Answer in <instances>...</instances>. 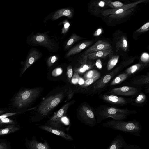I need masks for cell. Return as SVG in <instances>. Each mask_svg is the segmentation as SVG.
<instances>
[{"label":"cell","instance_id":"obj_1","mask_svg":"<svg viewBox=\"0 0 149 149\" xmlns=\"http://www.w3.org/2000/svg\"><path fill=\"white\" fill-rule=\"evenodd\" d=\"M102 126L129 133L136 136H141L142 127L139 122L135 121L127 122L117 120L109 121L103 123Z\"/></svg>","mask_w":149,"mask_h":149},{"label":"cell","instance_id":"obj_2","mask_svg":"<svg viewBox=\"0 0 149 149\" xmlns=\"http://www.w3.org/2000/svg\"><path fill=\"white\" fill-rule=\"evenodd\" d=\"M41 88L26 89L18 93L13 100L14 105L18 109L23 108L34 100L42 90Z\"/></svg>","mask_w":149,"mask_h":149},{"label":"cell","instance_id":"obj_3","mask_svg":"<svg viewBox=\"0 0 149 149\" xmlns=\"http://www.w3.org/2000/svg\"><path fill=\"white\" fill-rule=\"evenodd\" d=\"M64 95V93H60L46 98L38 107L37 109L38 112L42 115H47L60 103L63 99Z\"/></svg>","mask_w":149,"mask_h":149},{"label":"cell","instance_id":"obj_4","mask_svg":"<svg viewBox=\"0 0 149 149\" xmlns=\"http://www.w3.org/2000/svg\"><path fill=\"white\" fill-rule=\"evenodd\" d=\"M79 114L84 123L91 127L94 126L96 123L92 111L87 106L83 105L79 110Z\"/></svg>","mask_w":149,"mask_h":149},{"label":"cell","instance_id":"obj_5","mask_svg":"<svg viewBox=\"0 0 149 149\" xmlns=\"http://www.w3.org/2000/svg\"><path fill=\"white\" fill-rule=\"evenodd\" d=\"M72 101L64 105L50 120V124L53 127L58 128L62 118L66 114L69 107L72 103Z\"/></svg>","mask_w":149,"mask_h":149},{"label":"cell","instance_id":"obj_6","mask_svg":"<svg viewBox=\"0 0 149 149\" xmlns=\"http://www.w3.org/2000/svg\"><path fill=\"white\" fill-rule=\"evenodd\" d=\"M145 1V0H140L133 3L124 5L122 7L118 8L107 9L102 12V15L104 16H106L109 15L120 14L134 7L138 4Z\"/></svg>","mask_w":149,"mask_h":149},{"label":"cell","instance_id":"obj_7","mask_svg":"<svg viewBox=\"0 0 149 149\" xmlns=\"http://www.w3.org/2000/svg\"><path fill=\"white\" fill-rule=\"evenodd\" d=\"M35 43L46 47L48 49H52L54 46V44L45 34L38 33L33 37Z\"/></svg>","mask_w":149,"mask_h":149},{"label":"cell","instance_id":"obj_8","mask_svg":"<svg viewBox=\"0 0 149 149\" xmlns=\"http://www.w3.org/2000/svg\"><path fill=\"white\" fill-rule=\"evenodd\" d=\"M111 47L110 44L109 42L102 40H99L87 49L83 55H87Z\"/></svg>","mask_w":149,"mask_h":149},{"label":"cell","instance_id":"obj_9","mask_svg":"<svg viewBox=\"0 0 149 149\" xmlns=\"http://www.w3.org/2000/svg\"><path fill=\"white\" fill-rule=\"evenodd\" d=\"M39 127L45 131L51 132L57 136H59L68 141L73 140L72 137L69 134L65 133L63 131L49 125H42Z\"/></svg>","mask_w":149,"mask_h":149},{"label":"cell","instance_id":"obj_10","mask_svg":"<svg viewBox=\"0 0 149 149\" xmlns=\"http://www.w3.org/2000/svg\"><path fill=\"white\" fill-rule=\"evenodd\" d=\"M127 144L120 134L112 141L107 149H123Z\"/></svg>","mask_w":149,"mask_h":149},{"label":"cell","instance_id":"obj_11","mask_svg":"<svg viewBox=\"0 0 149 149\" xmlns=\"http://www.w3.org/2000/svg\"><path fill=\"white\" fill-rule=\"evenodd\" d=\"M41 56V54L38 51L34 50L32 51L21 72V75L24 73L29 67L38 60Z\"/></svg>","mask_w":149,"mask_h":149},{"label":"cell","instance_id":"obj_12","mask_svg":"<svg viewBox=\"0 0 149 149\" xmlns=\"http://www.w3.org/2000/svg\"><path fill=\"white\" fill-rule=\"evenodd\" d=\"M92 43L91 41H87L80 43L72 48L66 54L65 57H68L77 54L83 50L88 47Z\"/></svg>","mask_w":149,"mask_h":149},{"label":"cell","instance_id":"obj_13","mask_svg":"<svg viewBox=\"0 0 149 149\" xmlns=\"http://www.w3.org/2000/svg\"><path fill=\"white\" fill-rule=\"evenodd\" d=\"M113 52L112 47L100 50L87 54V58L90 60H94L100 58H104L111 54Z\"/></svg>","mask_w":149,"mask_h":149},{"label":"cell","instance_id":"obj_14","mask_svg":"<svg viewBox=\"0 0 149 149\" xmlns=\"http://www.w3.org/2000/svg\"><path fill=\"white\" fill-rule=\"evenodd\" d=\"M136 89L134 88L127 86L116 88L112 89L111 92L119 95H134Z\"/></svg>","mask_w":149,"mask_h":149},{"label":"cell","instance_id":"obj_15","mask_svg":"<svg viewBox=\"0 0 149 149\" xmlns=\"http://www.w3.org/2000/svg\"><path fill=\"white\" fill-rule=\"evenodd\" d=\"M73 12L71 10L67 8H63L56 11L53 15L52 19L53 20H55L63 16H65L71 18Z\"/></svg>","mask_w":149,"mask_h":149},{"label":"cell","instance_id":"obj_16","mask_svg":"<svg viewBox=\"0 0 149 149\" xmlns=\"http://www.w3.org/2000/svg\"><path fill=\"white\" fill-rule=\"evenodd\" d=\"M28 145L30 149H50L46 141L39 142L35 140H32L28 142Z\"/></svg>","mask_w":149,"mask_h":149},{"label":"cell","instance_id":"obj_17","mask_svg":"<svg viewBox=\"0 0 149 149\" xmlns=\"http://www.w3.org/2000/svg\"><path fill=\"white\" fill-rule=\"evenodd\" d=\"M103 98L105 100L113 103L124 104L126 103V100L124 99L115 95H105L104 96Z\"/></svg>","mask_w":149,"mask_h":149},{"label":"cell","instance_id":"obj_18","mask_svg":"<svg viewBox=\"0 0 149 149\" xmlns=\"http://www.w3.org/2000/svg\"><path fill=\"white\" fill-rule=\"evenodd\" d=\"M116 46L118 49H121L124 51L127 49V41L125 36H123L120 38L116 43Z\"/></svg>","mask_w":149,"mask_h":149},{"label":"cell","instance_id":"obj_19","mask_svg":"<svg viewBox=\"0 0 149 149\" xmlns=\"http://www.w3.org/2000/svg\"><path fill=\"white\" fill-rule=\"evenodd\" d=\"M19 128L14 124H12L6 127L0 129V136L6 134L18 131Z\"/></svg>","mask_w":149,"mask_h":149},{"label":"cell","instance_id":"obj_20","mask_svg":"<svg viewBox=\"0 0 149 149\" xmlns=\"http://www.w3.org/2000/svg\"><path fill=\"white\" fill-rule=\"evenodd\" d=\"M83 39V38L77 35L74 33H73L67 41L65 46V49H67L74 43Z\"/></svg>","mask_w":149,"mask_h":149},{"label":"cell","instance_id":"obj_21","mask_svg":"<svg viewBox=\"0 0 149 149\" xmlns=\"http://www.w3.org/2000/svg\"><path fill=\"white\" fill-rule=\"evenodd\" d=\"M119 56L118 55L113 56L109 60L107 65V68L108 70L112 69L117 64Z\"/></svg>","mask_w":149,"mask_h":149},{"label":"cell","instance_id":"obj_22","mask_svg":"<svg viewBox=\"0 0 149 149\" xmlns=\"http://www.w3.org/2000/svg\"><path fill=\"white\" fill-rule=\"evenodd\" d=\"M104 1L107 5L112 8V9L118 8L124 5L121 2L119 1H112L110 0H105Z\"/></svg>","mask_w":149,"mask_h":149},{"label":"cell","instance_id":"obj_23","mask_svg":"<svg viewBox=\"0 0 149 149\" xmlns=\"http://www.w3.org/2000/svg\"><path fill=\"white\" fill-rule=\"evenodd\" d=\"M127 75L125 73L121 74L116 77L111 82L112 85H114L119 83L126 79Z\"/></svg>","mask_w":149,"mask_h":149},{"label":"cell","instance_id":"obj_24","mask_svg":"<svg viewBox=\"0 0 149 149\" xmlns=\"http://www.w3.org/2000/svg\"><path fill=\"white\" fill-rule=\"evenodd\" d=\"M87 61L82 64V65L80 67L78 68L75 69V72H77L82 73L88 70L90 68V66L89 65L87 64Z\"/></svg>","mask_w":149,"mask_h":149},{"label":"cell","instance_id":"obj_25","mask_svg":"<svg viewBox=\"0 0 149 149\" xmlns=\"http://www.w3.org/2000/svg\"><path fill=\"white\" fill-rule=\"evenodd\" d=\"M141 67L140 64H136L128 68L126 72L128 74H133L138 70Z\"/></svg>","mask_w":149,"mask_h":149},{"label":"cell","instance_id":"obj_26","mask_svg":"<svg viewBox=\"0 0 149 149\" xmlns=\"http://www.w3.org/2000/svg\"><path fill=\"white\" fill-rule=\"evenodd\" d=\"M58 60V57L54 55L49 57L47 61V65L49 67H51Z\"/></svg>","mask_w":149,"mask_h":149},{"label":"cell","instance_id":"obj_27","mask_svg":"<svg viewBox=\"0 0 149 149\" xmlns=\"http://www.w3.org/2000/svg\"><path fill=\"white\" fill-rule=\"evenodd\" d=\"M99 75V74L96 71L91 70L88 72L85 75L84 77L87 79L94 77Z\"/></svg>","mask_w":149,"mask_h":149},{"label":"cell","instance_id":"obj_28","mask_svg":"<svg viewBox=\"0 0 149 149\" xmlns=\"http://www.w3.org/2000/svg\"><path fill=\"white\" fill-rule=\"evenodd\" d=\"M63 26L62 29V33L65 34L68 31L70 26V24L67 20H65L63 22Z\"/></svg>","mask_w":149,"mask_h":149},{"label":"cell","instance_id":"obj_29","mask_svg":"<svg viewBox=\"0 0 149 149\" xmlns=\"http://www.w3.org/2000/svg\"><path fill=\"white\" fill-rule=\"evenodd\" d=\"M133 9L132 8L126 11L125 12L120 14L111 15L110 16V17L114 18H121L130 13L132 11H133Z\"/></svg>","mask_w":149,"mask_h":149},{"label":"cell","instance_id":"obj_30","mask_svg":"<svg viewBox=\"0 0 149 149\" xmlns=\"http://www.w3.org/2000/svg\"><path fill=\"white\" fill-rule=\"evenodd\" d=\"M99 77V75H98L94 77L86 79L84 82V83L82 85L83 86H86L92 84Z\"/></svg>","mask_w":149,"mask_h":149},{"label":"cell","instance_id":"obj_31","mask_svg":"<svg viewBox=\"0 0 149 149\" xmlns=\"http://www.w3.org/2000/svg\"><path fill=\"white\" fill-rule=\"evenodd\" d=\"M149 29V22H148L146 23L136 31L138 32H143L148 31Z\"/></svg>","mask_w":149,"mask_h":149},{"label":"cell","instance_id":"obj_32","mask_svg":"<svg viewBox=\"0 0 149 149\" xmlns=\"http://www.w3.org/2000/svg\"><path fill=\"white\" fill-rule=\"evenodd\" d=\"M62 72V70L60 68H58L54 69L52 72V76L56 77L60 75Z\"/></svg>","mask_w":149,"mask_h":149},{"label":"cell","instance_id":"obj_33","mask_svg":"<svg viewBox=\"0 0 149 149\" xmlns=\"http://www.w3.org/2000/svg\"><path fill=\"white\" fill-rule=\"evenodd\" d=\"M15 123V122L13 120L7 118L0 119V124H14Z\"/></svg>","mask_w":149,"mask_h":149},{"label":"cell","instance_id":"obj_34","mask_svg":"<svg viewBox=\"0 0 149 149\" xmlns=\"http://www.w3.org/2000/svg\"><path fill=\"white\" fill-rule=\"evenodd\" d=\"M67 74L68 78L70 81L73 75L72 68L71 65L68 66L67 68Z\"/></svg>","mask_w":149,"mask_h":149},{"label":"cell","instance_id":"obj_35","mask_svg":"<svg viewBox=\"0 0 149 149\" xmlns=\"http://www.w3.org/2000/svg\"><path fill=\"white\" fill-rule=\"evenodd\" d=\"M123 149H141L139 146L136 145L129 144L127 143Z\"/></svg>","mask_w":149,"mask_h":149},{"label":"cell","instance_id":"obj_36","mask_svg":"<svg viewBox=\"0 0 149 149\" xmlns=\"http://www.w3.org/2000/svg\"><path fill=\"white\" fill-rule=\"evenodd\" d=\"M149 55L146 53H143L141 55V59L143 62H146L149 61Z\"/></svg>","mask_w":149,"mask_h":149},{"label":"cell","instance_id":"obj_37","mask_svg":"<svg viewBox=\"0 0 149 149\" xmlns=\"http://www.w3.org/2000/svg\"><path fill=\"white\" fill-rule=\"evenodd\" d=\"M79 78L77 73L74 74L71 79L72 83L74 84H77L78 83Z\"/></svg>","mask_w":149,"mask_h":149},{"label":"cell","instance_id":"obj_38","mask_svg":"<svg viewBox=\"0 0 149 149\" xmlns=\"http://www.w3.org/2000/svg\"><path fill=\"white\" fill-rule=\"evenodd\" d=\"M18 113V112L7 113L2 114L0 116V119L3 118H6L9 116L15 115Z\"/></svg>","mask_w":149,"mask_h":149},{"label":"cell","instance_id":"obj_39","mask_svg":"<svg viewBox=\"0 0 149 149\" xmlns=\"http://www.w3.org/2000/svg\"><path fill=\"white\" fill-rule=\"evenodd\" d=\"M111 79V76L109 74H107L105 75L103 78L102 81L103 83L102 84L101 86H102V84L107 83Z\"/></svg>","mask_w":149,"mask_h":149},{"label":"cell","instance_id":"obj_40","mask_svg":"<svg viewBox=\"0 0 149 149\" xmlns=\"http://www.w3.org/2000/svg\"><path fill=\"white\" fill-rule=\"evenodd\" d=\"M145 99V96L142 94L139 95L136 98V101L137 102H141L143 101Z\"/></svg>","mask_w":149,"mask_h":149},{"label":"cell","instance_id":"obj_41","mask_svg":"<svg viewBox=\"0 0 149 149\" xmlns=\"http://www.w3.org/2000/svg\"><path fill=\"white\" fill-rule=\"evenodd\" d=\"M102 32V30L101 28H99L97 29L93 34V35L95 36H97L100 35Z\"/></svg>","mask_w":149,"mask_h":149},{"label":"cell","instance_id":"obj_42","mask_svg":"<svg viewBox=\"0 0 149 149\" xmlns=\"http://www.w3.org/2000/svg\"><path fill=\"white\" fill-rule=\"evenodd\" d=\"M95 65L98 69H100L102 68V62L100 59H98L97 60L95 63Z\"/></svg>","mask_w":149,"mask_h":149},{"label":"cell","instance_id":"obj_43","mask_svg":"<svg viewBox=\"0 0 149 149\" xmlns=\"http://www.w3.org/2000/svg\"><path fill=\"white\" fill-rule=\"evenodd\" d=\"M0 149H8L6 144L4 143H0Z\"/></svg>","mask_w":149,"mask_h":149},{"label":"cell","instance_id":"obj_44","mask_svg":"<svg viewBox=\"0 0 149 149\" xmlns=\"http://www.w3.org/2000/svg\"><path fill=\"white\" fill-rule=\"evenodd\" d=\"M106 4L104 1H101L99 3L98 5L100 7H103Z\"/></svg>","mask_w":149,"mask_h":149},{"label":"cell","instance_id":"obj_45","mask_svg":"<svg viewBox=\"0 0 149 149\" xmlns=\"http://www.w3.org/2000/svg\"><path fill=\"white\" fill-rule=\"evenodd\" d=\"M84 83V81L82 78L79 79L78 83L80 85H82Z\"/></svg>","mask_w":149,"mask_h":149},{"label":"cell","instance_id":"obj_46","mask_svg":"<svg viewBox=\"0 0 149 149\" xmlns=\"http://www.w3.org/2000/svg\"><path fill=\"white\" fill-rule=\"evenodd\" d=\"M73 92H71L68 95V98L69 99L71 98L73 96Z\"/></svg>","mask_w":149,"mask_h":149},{"label":"cell","instance_id":"obj_47","mask_svg":"<svg viewBox=\"0 0 149 149\" xmlns=\"http://www.w3.org/2000/svg\"><path fill=\"white\" fill-rule=\"evenodd\" d=\"M1 124H0V126H1Z\"/></svg>","mask_w":149,"mask_h":149}]
</instances>
